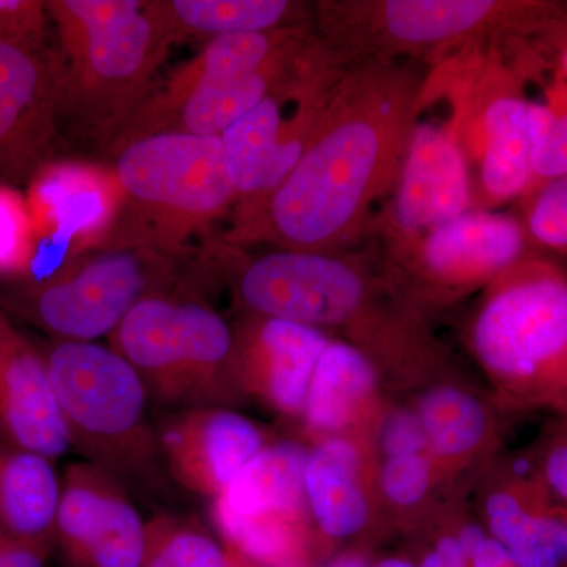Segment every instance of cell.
Returning <instances> with one entry per match:
<instances>
[{"instance_id": "1", "label": "cell", "mask_w": 567, "mask_h": 567, "mask_svg": "<svg viewBox=\"0 0 567 567\" xmlns=\"http://www.w3.org/2000/svg\"><path fill=\"white\" fill-rule=\"evenodd\" d=\"M427 80L413 61L346 66L300 162L223 244L267 241L324 254L352 248L364 237L372 207L398 185Z\"/></svg>"}, {"instance_id": "2", "label": "cell", "mask_w": 567, "mask_h": 567, "mask_svg": "<svg viewBox=\"0 0 567 567\" xmlns=\"http://www.w3.org/2000/svg\"><path fill=\"white\" fill-rule=\"evenodd\" d=\"M566 3L524 0H341L315 7L334 65L434 58L457 48L539 40Z\"/></svg>"}, {"instance_id": "3", "label": "cell", "mask_w": 567, "mask_h": 567, "mask_svg": "<svg viewBox=\"0 0 567 567\" xmlns=\"http://www.w3.org/2000/svg\"><path fill=\"white\" fill-rule=\"evenodd\" d=\"M44 353L71 450L136 498L162 503L173 481L151 417V395L132 364L96 342L58 341Z\"/></svg>"}, {"instance_id": "4", "label": "cell", "mask_w": 567, "mask_h": 567, "mask_svg": "<svg viewBox=\"0 0 567 567\" xmlns=\"http://www.w3.org/2000/svg\"><path fill=\"white\" fill-rule=\"evenodd\" d=\"M114 173L125 196L126 224L110 245L177 256L194 234L237 204L219 136L145 134L114 147Z\"/></svg>"}, {"instance_id": "5", "label": "cell", "mask_w": 567, "mask_h": 567, "mask_svg": "<svg viewBox=\"0 0 567 567\" xmlns=\"http://www.w3.org/2000/svg\"><path fill=\"white\" fill-rule=\"evenodd\" d=\"M473 349L507 394L567 416V274L532 254L488 284Z\"/></svg>"}, {"instance_id": "6", "label": "cell", "mask_w": 567, "mask_h": 567, "mask_svg": "<svg viewBox=\"0 0 567 567\" xmlns=\"http://www.w3.org/2000/svg\"><path fill=\"white\" fill-rule=\"evenodd\" d=\"M234 344L218 311L175 289L144 298L111 336L163 412L234 404Z\"/></svg>"}, {"instance_id": "7", "label": "cell", "mask_w": 567, "mask_h": 567, "mask_svg": "<svg viewBox=\"0 0 567 567\" xmlns=\"http://www.w3.org/2000/svg\"><path fill=\"white\" fill-rule=\"evenodd\" d=\"M173 259L141 246L106 248L28 287L20 308L59 341L111 338L140 301L175 289Z\"/></svg>"}, {"instance_id": "8", "label": "cell", "mask_w": 567, "mask_h": 567, "mask_svg": "<svg viewBox=\"0 0 567 567\" xmlns=\"http://www.w3.org/2000/svg\"><path fill=\"white\" fill-rule=\"evenodd\" d=\"M306 458L308 451L298 443L268 445L212 499L213 524L224 546L268 565L305 567Z\"/></svg>"}, {"instance_id": "9", "label": "cell", "mask_w": 567, "mask_h": 567, "mask_svg": "<svg viewBox=\"0 0 567 567\" xmlns=\"http://www.w3.org/2000/svg\"><path fill=\"white\" fill-rule=\"evenodd\" d=\"M173 43L145 2L140 13L62 47L61 106L103 132H121L147 99L153 71Z\"/></svg>"}, {"instance_id": "10", "label": "cell", "mask_w": 567, "mask_h": 567, "mask_svg": "<svg viewBox=\"0 0 567 567\" xmlns=\"http://www.w3.org/2000/svg\"><path fill=\"white\" fill-rule=\"evenodd\" d=\"M473 74L472 102L450 123L462 151L477 163L473 208L494 210L522 199L532 174L529 102L517 65L507 63L499 44H492Z\"/></svg>"}, {"instance_id": "11", "label": "cell", "mask_w": 567, "mask_h": 567, "mask_svg": "<svg viewBox=\"0 0 567 567\" xmlns=\"http://www.w3.org/2000/svg\"><path fill=\"white\" fill-rule=\"evenodd\" d=\"M234 270L235 297L254 316L323 330L352 323L369 300L364 271L344 252L278 248Z\"/></svg>"}, {"instance_id": "12", "label": "cell", "mask_w": 567, "mask_h": 567, "mask_svg": "<svg viewBox=\"0 0 567 567\" xmlns=\"http://www.w3.org/2000/svg\"><path fill=\"white\" fill-rule=\"evenodd\" d=\"M25 199L37 238L29 287L54 278L92 246L111 244L125 207L114 171L73 159L41 164Z\"/></svg>"}, {"instance_id": "13", "label": "cell", "mask_w": 567, "mask_h": 567, "mask_svg": "<svg viewBox=\"0 0 567 567\" xmlns=\"http://www.w3.org/2000/svg\"><path fill=\"white\" fill-rule=\"evenodd\" d=\"M468 162L450 123L417 121L377 235L398 262L443 224L472 210Z\"/></svg>"}, {"instance_id": "14", "label": "cell", "mask_w": 567, "mask_h": 567, "mask_svg": "<svg viewBox=\"0 0 567 567\" xmlns=\"http://www.w3.org/2000/svg\"><path fill=\"white\" fill-rule=\"evenodd\" d=\"M54 547L70 567H144L147 524L121 483L76 462L63 472Z\"/></svg>"}, {"instance_id": "15", "label": "cell", "mask_w": 567, "mask_h": 567, "mask_svg": "<svg viewBox=\"0 0 567 567\" xmlns=\"http://www.w3.org/2000/svg\"><path fill=\"white\" fill-rule=\"evenodd\" d=\"M155 431L173 484L212 499L268 446L264 429L229 406L164 412Z\"/></svg>"}, {"instance_id": "16", "label": "cell", "mask_w": 567, "mask_h": 567, "mask_svg": "<svg viewBox=\"0 0 567 567\" xmlns=\"http://www.w3.org/2000/svg\"><path fill=\"white\" fill-rule=\"evenodd\" d=\"M536 249L524 219L472 208L424 237L398 265L429 284L466 290L488 286Z\"/></svg>"}, {"instance_id": "17", "label": "cell", "mask_w": 567, "mask_h": 567, "mask_svg": "<svg viewBox=\"0 0 567 567\" xmlns=\"http://www.w3.org/2000/svg\"><path fill=\"white\" fill-rule=\"evenodd\" d=\"M234 334L233 377L238 394L257 395L284 415H301L330 336L308 324L254 315L234 328Z\"/></svg>"}, {"instance_id": "18", "label": "cell", "mask_w": 567, "mask_h": 567, "mask_svg": "<svg viewBox=\"0 0 567 567\" xmlns=\"http://www.w3.org/2000/svg\"><path fill=\"white\" fill-rule=\"evenodd\" d=\"M0 440L52 462L71 450L44 353L3 312H0Z\"/></svg>"}, {"instance_id": "19", "label": "cell", "mask_w": 567, "mask_h": 567, "mask_svg": "<svg viewBox=\"0 0 567 567\" xmlns=\"http://www.w3.org/2000/svg\"><path fill=\"white\" fill-rule=\"evenodd\" d=\"M61 78L39 52L0 41V177H32L41 166L61 107Z\"/></svg>"}, {"instance_id": "20", "label": "cell", "mask_w": 567, "mask_h": 567, "mask_svg": "<svg viewBox=\"0 0 567 567\" xmlns=\"http://www.w3.org/2000/svg\"><path fill=\"white\" fill-rule=\"evenodd\" d=\"M311 32V25L301 24L281 31L264 33H241V35H224L208 40L203 51L194 55L192 61L183 63L164 81L158 91L147 96L137 107L133 117L115 134L112 148L125 142L136 140L156 132L159 125L178 104L192 95L200 85L216 78L229 76L264 65L276 52L289 47L293 41Z\"/></svg>"}, {"instance_id": "21", "label": "cell", "mask_w": 567, "mask_h": 567, "mask_svg": "<svg viewBox=\"0 0 567 567\" xmlns=\"http://www.w3.org/2000/svg\"><path fill=\"white\" fill-rule=\"evenodd\" d=\"M488 535L522 567H567V506L540 483L516 484L488 496Z\"/></svg>"}, {"instance_id": "22", "label": "cell", "mask_w": 567, "mask_h": 567, "mask_svg": "<svg viewBox=\"0 0 567 567\" xmlns=\"http://www.w3.org/2000/svg\"><path fill=\"white\" fill-rule=\"evenodd\" d=\"M311 35L312 31L276 52L257 69L216 78L200 85L178 104L155 133L181 132L221 137L230 125L254 110L290 73Z\"/></svg>"}, {"instance_id": "23", "label": "cell", "mask_w": 567, "mask_h": 567, "mask_svg": "<svg viewBox=\"0 0 567 567\" xmlns=\"http://www.w3.org/2000/svg\"><path fill=\"white\" fill-rule=\"evenodd\" d=\"M61 488L51 458L0 440L2 532L51 554Z\"/></svg>"}, {"instance_id": "24", "label": "cell", "mask_w": 567, "mask_h": 567, "mask_svg": "<svg viewBox=\"0 0 567 567\" xmlns=\"http://www.w3.org/2000/svg\"><path fill=\"white\" fill-rule=\"evenodd\" d=\"M305 496L320 535L344 540L360 535L369 520V503L360 481V456L349 440L323 439L308 451Z\"/></svg>"}, {"instance_id": "25", "label": "cell", "mask_w": 567, "mask_h": 567, "mask_svg": "<svg viewBox=\"0 0 567 567\" xmlns=\"http://www.w3.org/2000/svg\"><path fill=\"white\" fill-rule=\"evenodd\" d=\"M152 7L173 41L281 31L308 24L309 13L305 3L289 0H169Z\"/></svg>"}, {"instance_id": "26", "label": "cell", "mask_w": 567, "mask_h": 567, "mask_svg": "<svg viewBox=\"0 0 567 567\" xmlns=\"http://www.w3.org/2000/svg\"><path fill=\"white\" fill-rule=\"evenodd\" d=\"M375 382L374 365L360 349L331 339L306 395L301 413L306 427L312 434L328 436L342 431L365 404Z\"/></svg>"}, {"instance_id": "27", "label": "cell", "mask_w": 567, "mask_h": 567, "mask_svg": "<svg viewBox=\"0 0 567 567\" xmlns=\"http://www.w3.org/2000/svg\"><path fill=\"white\" fill-rule=\"evenodd\" d=\"M301 52L303 50L298 54L293 69L274 91L221 134L227 171L237 193L234 208L248 204L262 185L278 144L287 104L292 99Z\"/></svg>"}, {"instance_id": "28", "label": "cell", "mask_w": 567, "mask_h": 567, "mask_svg": "<svg viewBox=\"0 0 567 567\" xmlns=\"http://www.w3.org/2000/svg\"><path fill=\"white\" fill-rule=\"evenodd\" d=\"M429 450L440 457H461L480 446L487 432L484 406L457 388L442 386L421 399L416 412Z\"/></svg>"}, {"instance_id": "29", "label": "cell", "mask_w": 567, "mask_h": 567, "mask_svg": "<svg viewBox=\"0 0 567 567\" xmlns=\"http://www.w3.org/2000/svg\"><path fill=\"white\" fill-rule=\"evenodd\" d=\"M144 567H229L224 544L194 518L158 514L147 522Z\"/></svg>"}, {"instance_id": "30", "label": "cell", "mask_w": 567, "mask_h": 567, "mask_svg": "<svg viewBox=\"0 0 567 567\" xmlns=\"http://www.w3.org/2000/svg\"><path fill=\"white\" fill-rule=\"evenodd\" d=\"M532 174L522 203L548 183L567 177V85L559 76L548 87L547 102H529Z\"/></svg>"}, {"instance_id": "31", "label": "cell", "mask_w": 567, "mask_h": 567, "mask_svg": "<svg viewBox=\"0 0 567 567\" xmlns=\"http://www.w3.org/2000/svg\"><path fill=\"white\" fill-rule=\"evenodd\" d=\"M37 252L28 199L0 181V279L28 281Z\"/></svg>"}, {"instance_id": "32", "label": "cell", "mask_w": 567, "mask_h": 567, "mask_svg": "<svg viewBox=\"0 0 567 567\" xmlns=\"http://www.w3.org/2000/svg\"><path fill=\"white\" fill-rule=\"evenodd\" d=\"M522 204L533 245L567 256V177L548 183Z\"/></svg>"}, {"instance_id": "33", "label": "cell", "mask_w": 567, "mask_h": 567, "mask_svg": "<svg viewBox=\"0 0 567 567\" xmlns=\"http://www.w3.org/2000/svg\"><path fill=\"white\" fill-rule=\"evenodd\" d=\"M50 20L48 2L0 0V41L41 54Z\"/></svg>"}, {"instance_id": "34", "label": "cell", "mask_w": 567, "mask_h": 567, "mask_svg": "<svg viewBox=\"0 0 567 567\" xmlns=\"http://www.w3.org/2000/svg\"><path fill=\"white\" fill-rule=\"evenodd\" d=\"M431 486V461L425 453L388 457L382 470V487L390 502L413 506Z\"/></svg>"}, {"instance_id": "35", "label": "cell", "mask_w": 567, "mask_h": 567, "mask_svg": "<svg viewBox=\"0 0 567 567\" xmlns=\"http://www.w3.org/2000/svg\"><path fill=\"white\" fill-rule=\"evenodd\" d=\"M382 450L386 458L429 450L423 424L416 413L399 412L390 417L382 432Z\"/></svg>"}, {"instance_id": "36", "label": "cell", "mask_w": 567, "mask_h": 567, "mask_svg": "<svg viewBox=\"0 0 567 567\" xmlns=\"http://www.w3.org/2000/svg\"><path fill=\"white\" fill-rule=\"evenodd\" d=\"M540 483L559 503L567 506V423L544 447Z\"/></svg>"}, {"instance_id": "37", "label": "cell", "mask_w": 567, "mask_h": 567, "mask_svg": "<svg viewBox=\"0 0 567 567\" xmlns=\"http://www.w3.org/2000/svg\"><path fill=\"white\" fill-rule=\"evenodd\" d=\"M413 565L416 567H470V561L458 543L457 535H445L425 547L420 559L413 561Z\"/></svg>"}, {"instance_id": "38", "label": "cell", "mask_w": 567, "mask_h": 567, "mask_svg": "<svg viewBox=\"0 0 567 567\" xmlns=\"http://www.w3.org/2000/svg\"><path fill=\"white\" fill-rule=\"evenodd\" d=\"M50 551L21 543L0 529V567H50Z\"/></svg>"}, {"instance_id": "39", "label": "cell", "mask_w": 567, "mask_h": 567, "mask_svg": "<svg viewBox=\"0 0 567 567\" xmlns=\"http://www.w3.org/2000/svg\"><path fill=\"white\" fill-rule=\"evenodd\" d=\"M468 561L470 567H522L511 551L488 533L468 551Z\"/></svg>"}, {"instance_id": "40", "label": "cell", "mask_w": 567, "mask_h": 567, "mask_svg": "<svg viewBox=\"0 0 567 567\" xmlns=\"http://www.w3.org/2000/svg\"><path fill=\"white\" fill-rule=\"evenodd\" d=\"M540 44H546L544 47L546 51L555 55V65H557L555 70L558 71L559 76L567 85V3L563 13L559 14L544 39L540 40Z\"/></svg>"}, {"instance_id": "41", "label": "cell", "mask_w": 567, "mask_h": 567, "mask_svg": "<svg viewBox=\"0 0 567 567\" xmlns=\"http://www.w3.org/2000/svg\"><path fill=\"white\" fill-rule=\"evenodd\" d=\"M324 567H372V561L361 551H347L331 559Z\"/></svg>"}, {"instance_id": "42", "label": "cell", "mask_w": 567, "mask_h": 567, "mask_svg": "<svg viewBox=\"0 0 567 567\" xmlns=\"http://www.w3.org/2000/svg\"><path fill=\"white\" fill-rule=\"evenodd\" d=\"M224 548H226L227 565H229V567H284L257 561V559L246 557V555L240 554V551L235 550V548L227 546H224Z\"/></svg>"}, {"instance_id": "43", "label": "cell", "mask_w": 567, "mask_h": 567, "mask_svg": "<svg viewBox=\"0 0 567 567\" xmlns=\"http://www.w3.org/2000/svg\"><path fill=\"white\" fill-rule=\"evenodd\" d=\"M372 567H416L412 559L401 557V555H390V557L380 558L379 561L372 563Z\"/></svg>"}]
</instances>
